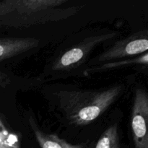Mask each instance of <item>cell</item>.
Here are the masks:
<instances>
[{
    "label": "cell",
    "instance_id": "7a4b0ae2",
    "mask_svg": "<svg viewBox=\"0 0 148 148\" xmlns=\"http://www.w3.org/2000/svg\"><path fill=\"white\" fill-rule=\"evenodd\" d=\"M124 90L121 85L98 90L61 91L58 94L62 111L68 121L75 126H84L102 115Z\"/></svg>",
    "mask_w": 148,
    "mask_h": 148
},
{
    "label": "cell",
    "instance_id": "8992f818",
    "mask_svg": "<svg viewBox=\"0 0 148 148\" xmlns=\"http://www.w3.org/2000/svg\"><path fill=\"white\" fill-rule=\"evenodd\" d=\"M40 40L34 38H0V62L37 47Z\"/></svg>",
    "mask_w": 148,
    "mask_h": 148
},
{
    "label": "cell",
    "instance_id": "8fae6325",
    "mask_svg": "<svg viewBox=\"0 0 148 148\" xmlns=\"http://www.w3.org/2000/svg\"><path fill=\"white\" fill-rule=\"evenodd\" d=\"M10 82L8 77L6 75H4L3 72H0V86L4 87Z\"/></svg>",
    "mask_w": 148,
    "mask_h": 148
},
{
    "label": "cell",
    "instance_id": "277c9868",
    "mask_svg": "<svg viewBox=\"0 0 148 148\" xmlns=\"http://www.w3.org/2000/svg\"><path fill=\"white\" fill-rule=\"evenodd\" d=\"M148 49L147 30H140L125 38L116 42L110 49L98 55L95 59L98 62L130 57L147 53Z\"/></svg>",
    "mask_w": 148,
    "mask_h": 148
},
{
    "label": "cell",
    "instance_id": "6da1fadb",
    "mask_svg": "<svg viewBox=\"0 0 148 148\" xmlns=\"http://www.w3.org/2000/svg\"><path fill=\"white\" fill-rule=\"evenodd\" d=\"M67 0H4L0 1V26L25 28L56 23L75 15L79 7H66Z\"/></svg>",
    "mask_w": 148,
    "mask_h": 148
},
{
    "label": "cell",
    "instance_id": "30bf717a",
    "mask_svg": "<svg viewBox=\"0 0 148 148\" xmlns=\"http://www.w3.org/2000/svg\"><path fill=\"white\" fill-rule=\"evenodd\" d=\"M7 134V131L4 127L2 121L0 119V143H4V137Z\"/></svg>",
    "mask_w": 148,
    "mask_h": 148
},
{
    "label": "cell",
    "instance_id": "9c48e42d",
    "mask_svg": "<svg viewBox=\"0 0 148 148\" xmlns=\"http://www.w3.org/2000/svg\"><path fill=\"white\" fill-rule=\"evenodd\" d=\"M145 64L147 65L148 64V54L145 53L143 56L140 57L134 58V59H127L124 61H120V62H114V63H108L104 64L103 66H99L96 69H113L114 67H119V66H123V65H129V64Z\"/></svg>",
    "mask_w": 148,
    "mask_h": 148
},
{
    "label": "cell",
    "instance_id": "5b68a950",
    "mask_svg": "<svg viewBox=\"0 0 148 148\" xmlns=\"http://www.w3.org/2000/svg\"><path fill=\"white\" fill-rule=\"evenodd\" d=\"M118 33L112 32L106 34L89 37L62 55L52 66L53 70H67L82 63L92 49L99 44L117 36Z\"/></svg>",
    "mask_w": 148,
    "mask_h": 148
},
{
    "label": "cell",
    "instance_id": "3957f363",
    "mask_svg": "<svg viewBox=\"0 0 148 148\" xmlns=\"http://www.w3.org/2000/svg\"><path fill=\"white\" fill-rule=\"evenodd\" d=\"M148 94L142 88L136 89L131 114V128L134 148H148Z\"/></svg>",
    "mask_w": 148,
    "mask_h": 148
},
{
    "label": "cell",
    "instance_id": "ba28073f",
    "mask_svg": "<svg viewBox=\"0 0 148 148\" xmlns=\"http://www.w3.org/2000/svg\"><path fill=\"white\" fill-rule=\"evenodd\" d=\"M95 148H121L116 124L110 126L105 130L97 142Z\"/></svg>",
    "mask_w": 148,
    "mask_h": 148
},
{
    "label": "cell",
    "instance_id": "52a82bcc",
    "mask_svg": "<svg viewBox=\"0 0 148 148\" xmlns=\"http://www.w3.org/2000/svg\"><path fill=\"white\" fill-rule=\"evenodd\" d=\"M29 124L33 132L35 137L41 148H90L89 145H72L59 138L57 135L47 134L38 127L33 119H29Z\"/></svg>",
    "mask_w": 148,
    "mask_h": 148
}]
</instances>
